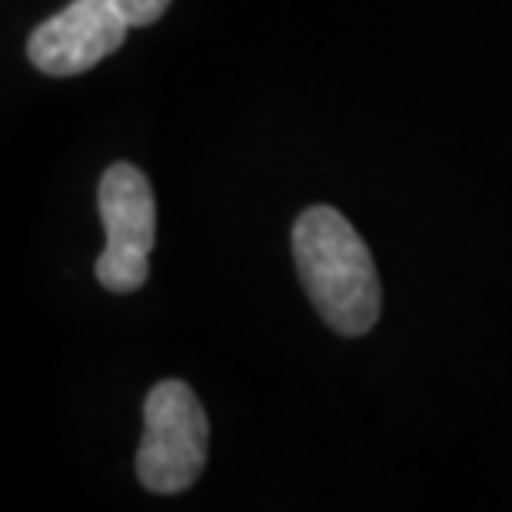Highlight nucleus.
<instances>
[{
	"label": "nucleus",
	"mask_w": 512,
	"mask_h": 512,
	"mask_svg": "<svg viewBox=\"0 0 512 512\" xmlns=\"http://www.w3.org/2000/svg\"><path fill=\"white\" fill-rule=\"evenodd\" d=\"M293 260L316 313L340 336H363L380 320V276L370 247L333 207H306L293 223Z\"/></svg>",
	"instance_id": "obj_1"
},
{
	"label": "nucleus",
	"mask_w": 512,
	"mask_h": 512,
	"mask_svg": "<svg viewBox=\"0 0 512 512\" xmlns=\"http://www.w3.org/2000/svg\"><path fill=\"white\" fill-rule=\"evenodd\" d=\"M210 423L197 393L180 380L157 383L143 399V443L137 479L147 493L173 496L190 489L207 466Z\"/></svg>",
	"instance_id": "obj_2"
},
{
	"label": "nucleus",
	"mask_w": 512,
	"mask_h": 512,
	"mask_svg": "<svg viewBox=\"0 0 512 512\" xmlns=\"http://www.w3.org/2000/svg\"><path fill=\"white\" fill-rule=\"evenodd\" d=\"M97 203L107 230L97 280L110 293L140 290L150 276V250L157 240V203L147 173L133 163H114L100 180Z\"/></svg>",
	"instance_id": "obj_3"
},
{
	"label": "nucleus",
	"mask_w": 512,
	"mask_h": 512,
	"mask_svg": "<svg viewBox=\"0 0 512 512\" xmlns=\"http://www.w3.org/2000/svg\"><path fill=\"white\" fill-rule=\"evenodd\" d=\"M130 24L110 0H74L27 40V57L47 77H77L124 47Z\"/></svg>",
	"instance_id": "obj_4"
},
{
	"label": "nucleus",
	"mask_w": 512,
	"mask_h": 512,
	"mask_svg": "<svg viewBox=\"0 0 512 512\" xmlns=\"http://www.w3.org/2000/svg\"><path fill=\"white\" fill-rule=\"evenodd\" d=\"M173 0H110V7L127 20L130 27H150L167 14Z\"/></svg>",
	"instance_id": "obj_5"
}]
</instances>
